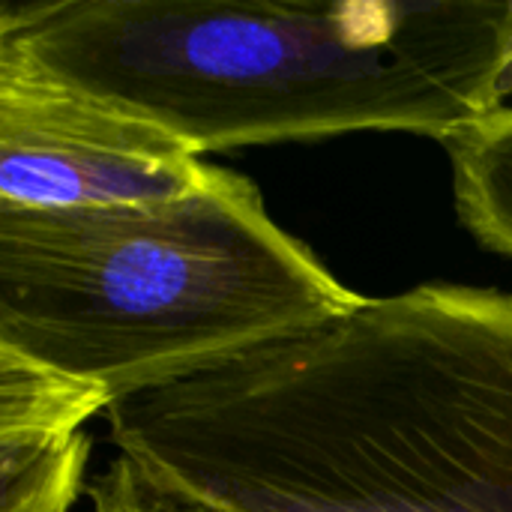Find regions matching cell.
Returning a JSON list of instances; mask_svg holds the SVG:
<instances>
[{"label":"cell","mask_w":512,"mask_h":512,"mask_svg":"<svg viewBox=\"0 0 512 512\" xmlns=\"http://www.w3.org/2000/svg\"><path fill=\"white\" fill-rule=\"evenodd\" d=\"M156 489L222 512H512V294L417 285L114 402Z\"/></svg>","instance_id":"cell-1"},{"label":"cell","mask_w":512,"mask_h":512,"mask_svg":"<svg viewBox=\"0 0 512 512\" xmlns=\"http://www.w3.org/2000/svg\"><path fill=\"white\" fill-rule=\"evenodd\" d=\"M0 48L198 156L348 132L447 144L512 96V0L3 3Z\"/></svg>","instance_id":"cell-2"},{"label":"cell","mask_w":512,"mask_h":512,"mask_svg":"<svg viewBox=\"0 0 512 512\" xmlns=\"http://www.w3.org/2000/svg\"><path fill=\"white\" fill-rule=\"evenodd\" d=\"M360 303L228 168L171 201L0 204V348L99 387L111 405Z\"/></svg>","instance_id":"cell-3"},{"label":"cell","mask_w":512,"mask_h":512,"mask_svg":"<svg viewBox=\"0 0 512 512\" xmlns=\"http://www.w3.org/2000/svg\"><path fill=\"white\" fill-rule=\"evenodd\" d=\"M210 171L153 120L0 48V204L78 210L171 201L201 189Z\"/></svg>","instance_id":"cell-4"},{"label":"cell","mask_w":512,"mask_h":512,"mask_svg":"<svg viewBox=\"0 0 512 512\" xmlns=\"http://www.w3.org/2000/svg\"><path fill=\"white\" fill-rule=\"evenodd\" d=\"M444 150L459 222L483 249L512 261V105L462 129Z\"/></svg>","instance_id":"cell-5"},{"label":"cell","mask_w":512,"mask_h":512,"mask_svg":"<svg viewBox=\"0 0 512 512\" xmlns=\"http://www.w3.org/2000/svg\"><path fill=\"white\" fill-rule=\"evenodd\" d=\"M108 405L99 387L0 348V438L72 435Z\"/></svg>","instance_id":"cell-6"},{"label":"cell","mask_w":512,"mask_h":512,"mask_svg":"<svg viewBox=\"0 0 512 512\" xmlns=\"http://www.w3.org/2000/svg\"><path fill=\"white\" fill-rule=\"evenodd\" d=\"M90 438H0V512H72L84 489Z\"/></svg>","instance_id":"cell-7"},{"label":"cell","mask_w":512,"mask_h":512,"mask_svg":"<svg viewBox=\"0 0 512 512\" xmlns=\"http://www.w3.org/2000/svg\"><path fill=\"white\" fill-rule=\"evenodd\" d=\"M87 498L93 512H222L156 489L120 456L87 486Z\"/></svg>","instance_id":"cell-8"}]
</instances>
